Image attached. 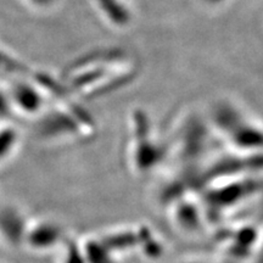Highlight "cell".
Returning <instances> with one entry per match:
<instances>
[{"mask_svg":"<svg viewBox=\"0 0 263 263\" xmlns=\"http://www.w3.org/2000/svg\"><path fill=\"white\" fill-rule=\"evenodd\" d=\"M211 124L236 150L248 155L263 154V124L240 105L224 99L213 104Z\"/></svg>","mask_w":263,"mask_h":263,"instance_id":"cell-1","label":"cell"},{"mask_svg":"<svg viewBox=\"0 0 263 263\" xmlns=\"http://www.w3.org/2000/svg\"><path fill=\"white\" fill-rule=\"evenodd\" d=\"M6 90L14 112L20 111L22 115L38 116L48 105L49 94L29 76L14 77Z\"/></svg>","mask_w":263,"mask_h":263,"instance_id":"cell-2","label":"cell"},{"mask_svg":"<svg viewBox=\"0 0 263 263\" xmlns=\"http://www.w3.org/2000/svg\"><path fill=\"white\" fill-rule=\"evenodd\" d=\"M100 17L114 28H128L133 22V12L127 0H90Z\"/></svg>","mask_w":263,"mask_h":263,"instance_id":"cell-3","label":"cell"},{"mask_svg":"<svg viewBox=\"0 0 263 263\" xmlns=\"http://www.w3.org/2000/svg\"><path fill=\"white\" fill-rule=\"evenodd\" d=\"M17 129L8 121L0 122V163L10 157L17 145Z\"/></svg>","mask_w":263,"mask_h":263,"instance_id":"cell-4","label":"cell"},{"mask_svg":"<svg viewBox=\"0 0 263 263\" xmlns=\"http://www.w3.org/2000/svg\"><path fill=\"white\" fill-rule=\"evenodd\" d=\"M0 74L22 77L31 74V70L21 60L0 47Z\"/></svg>","mask_w":263,"mask_h":263,"instance_id":"cell-5","label":"cell"},{"mask_svg":"<svg viewBox=\"0 0 263 263\" xmlns=\"http://www.w3.org/2000/svg\"><path fill=\"white\" fill-rule=\"evenodd\" d=\"M12 114H14V111H12L11 103H10L8 90L0 85V122L8 121Z\"/></svg>","mask_w":263,"mask_h":263,"instance_id":"cell-6","label":"cell"},{"mask_svg":"<svg viewBox=\"0 0 263 263\" xmlns=\"http://www.w3.org/2000/svg\"><path fill=\"white\" fill-rule=\"evenodd\" d=\"M22 2L35 11H50L57 8L60 0H22Z\"/></svg>","mask_w":263,"mask_h":263,"instance_id":"cell-7","label":"cell"},{"mask_svg":"<svg viewBox=\"0 0 263 263\" xmlns=\"http://www.w3.org/2000/svg\"><path fill=\"white\" fill-rule=\"evenodd\" d=\"M207 10H219L229 4L232 0H197Z\"/></svg>","mask_w":263,"mask_h":263,"instance_id":"cell-8","label":"cell"}]
</instances>
